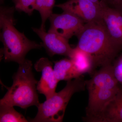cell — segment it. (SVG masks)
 Wrapping results in <instances>:
<instances>
[{
    "mask_svg": "<svg viewBox=\"0 0 122 122\" xmlns=\"http://www.w3.org/2000/svg\"><path fill=\"white\" fill-rule=\"evenodd\" d=\"M54 72L58 81H69L81 77V74L71 59L65 58L54 62Z\"/></svg>",
    "mask_w": 122,
    "mask_h": 122,
    "instance_id": "13",
    "label": "cell"
},
{
    "mask_svg": "<svg viewBox=\"0 0 122 122\" xmlns=\"http://www.w3.org/2000/svg\"><path fill=\"white\" fill-rule=\"evenodd\" d=\"M29 120L14 107L0 106V122H27Z\"/></svg>",
    "mask_w": 122,
    "mask_h": 122,
    "instance_id": "15",
    "label": "cell"
},
{
    "mask_svg": "<svg viewBox=\"0 0 122 122\" xmlns=\"http://www.w3.org/2000/svg\"><path fill=\"white\" fill-rule=\"evenodd\" d=\"M92 2L98 5L101 8L106 6L104 3V0H90Z\"/></svg>",
    "mask_w": 122,
    "mask_h": 122,
    "instance_id": "19",
    "label": "cell"
},
{
    "mask_svg": "<svg viewBox=\"0 0 122 122\" xmlns=\"http://www.w3.org/2000/svg\"><path fill=\"white\" fill-rule=\"evenodd\" d=\"M85 81L89 98L83 120L88 122L102 111L120 86L114 75L112 65L100 67L94 72L91 79Z\"/></svg>",
    "mask_w": 122,
    "mask_h": 122,
    "instance_id": "3",
    "label": "cell"
},
{
    "mask_svg": "<svg viewBox=\"0 0 122 122\" xmlns=\"http://www.w3.org/2000/svg\"><path fill=\"white\" fill-rule=\"evenodd\" d=\"M55 6L76 15L86 23L102 19V8L90 0H68Z\"/></svg>",
    "mask_w": 122,
    "mask_h": 122,
    "instance_id": "7",
    "label": "cell"
},
{
    "mask_svg": "<svg viewBox=\"0 0 122 122\" xmlns=\"http://www.w3.org/2000/svg\"><path fill=\"white\" fill-rule=\"evenodd\" d=\"M15 7L1 5L0 9V39L4 47L2 49L3 59L6 62L14 61L21 64L25 60L29 51L41 49L42 43L30 41L16 28V20L14 16Z\"/></svg>",
    "mask_w": 122,
    "mask_h": 122,
    "instance_id": "2",
    "label": "cell"
},
{
    "mask_svg": "<svg viewBox=\"0 0 122 122\" xmlns=\"http://www.w3.org/2000/svg\"><path fill=\"white\" fill-rule=\"evenodd\" d=\"M42 41L43 47L51 56L55 55L69 57L73 48L70 46L69 40L54 33L41 28H32Z\"/></svg>",
    "mask_w": 122,
    "mask_h": 122,
    "instance_id": "9",
    "label": "cell"
},
{
    "mask_svg": "<svg viewBox=\"0 0 122 122\" xmlns=\"http://www.w3.org/2000/svg\"><path fill=\"white\" fill-rule=\"evenodd\" d=\"M32 61L25 59L19 64L17 72L13 76V84L0 100V106H18L22 109L39 104L37 92V81L32 71Z\"/></svg>",
    "mask_w": 122,
    "mask_h": 122,
    "instance_id": "4",
    "label": "cell"
},
{
    "mask_svg": "<svg viewBox=\"0 0 122 122\" xmlns=\"http://www.w3.org/2000/svg\"><path fill=\"white\" fill-rule=\"evenodd\" d=\"M55 0H36L35 10L39 12L41 18L40 28L46 30V22L53 14Z\"/></svg>",
    "mask_w": 122,
    "mask_h": 122,
    "instance_id": "14",
    "label": "cell"
},
{
    "mask_svg": "<svg viewBox=\"0 0 122 122\" xmlns=\"http://www.w3.org/2000/svg\"><path fill=\"white\" fill-rule=\"evenodd\" d=\"M50 25L48 32L57 34L69 40L81 32L86 22L76 15L63 11L61 14L53 13L49 18Z\"/></svg>",
    "mask_w": 122,
    "mask_h": 122,
    "instance_id": "6",
    "label": "cell"
},
{
    "mask_svg": "<svg viewBox=\"0 0 122 122\" xmlns=\"http://www.w3.org/2000/svg\"><path fill=\"white\" fill-rule=\"evenodd\" d=\"M88 122H122V87L102 111Z\"/></svg>",
    "mask_w": 122,
    "mask_h": 122,
    "instance_id": "11",
    "label": "cell"
},
{
    "mask_svg": "<svg viewBox=\"0 0 122 122\" xmlns=\"http://www.w3.org/2000/svg\"><path fill=\"white\" fill-rule=\"evenodd\" d=\"M69 58L81 74H93L95 72L96 68L91 56L77 46L73 48Z\"/></svg>",
    "mask_w": 122,
    "mask_h": 122,
    "instance_id": "12",
    "label": "cell"
},
{
    "mask_svg": "<svg viewBox=\"0 0 122 122\" xmlns=\"http://www.w3.org/2000/svg\"><path fill=\"white\" fill-rule=\"evenodd\" d=\"M4 0H0L1 3ZM14 3L15 10L20 12H24L29 15L32 14L35 10L36 0H12Z\"/></svg>",
    "mask_w": 122,
    "mask_h": 122,
    "instance_id": "16",
    "label": "cell"
},
{
    "mask_svg": "<svg viewBox=\"0 0 122 122\" xmlns=\"http://www.w3.org/2000/svg\"><path fill=\"white\" fill-rule=\"evenodd\" d=\"M86 81L81 77L67 81L65 87L39 103L38 111L35 118L30 122H62L66 108L74 94L83 91L86 86Z\"/></svg>",
    "mask_w": 122,
    "mask_h": 122,
    "instance_id": "5",
    "label": "cell"
},
{
    "mask_svg": "<svg viewBox=\"0 0 122 122\" xmlns=\"http://www.w3.org/2000/svg\"><path fill=\"white\" fill-rule=\"evenodd\" d=\"M102 19L112 39L122 47V13L106 6L102 8Z\"/></svg>",
    "mask_w": 122,
    "mask_h": 122,
    "instance_id": "10",
    "label": "cell"
},
{
    "mask_svg": "<svg viewBox=\"0 0 122 122\" xmlns=\"http://www.w3.org/2000/svg\"><path fill=\"white\" fill-rule=\"evenodd\" d=\"M118 10H119V11H120V12L122 13V5L121 6V7H120V8Z\"/></svg>",
    "mask_w": 122,
    "mask_h": 122,
    "instance_id": "20",
    "label": "cell"
},
{
    "mask_svg": "<svg viewBox=\"0 0 122 122\" xmlns=\"http://www.w3.org/2000/svg\"><path fill=\"white\" fill-rule=\"evenodd\" d=\"M34 67L37 71L41 73L37 89L39 93L45 95L46 99H48L56 93V88L59 82L55 75L53 63L48 58L42 57L37 61Z\"/></svg>",
    "mask_w": 122,
    "mask_h": 122,
    "instance_id": "8",
    "label": "cell"
},
{
    "mask_svg": "<svg viewBox=\"0 0 122 122\" xmlns=\"http://www.w3.org/2000/svg\"><path fill=\"white\" fill-rule=\"evenodd\" d=\"M114 75L120 87H122V50L112 63Z\"/></svg>",
    "mask_w": 122,
    "mask_h": 122,
    "instance_id": "17",
    "label": "cell"
},
{
    "mask_svg": "<svg viewBox=\"0 0 122 122\" xmlns=\"http://www.w3.org/2000/svg\"><path fill=\"white\" fill-rule=\"evenodd\" d=\"M77 46L91 56L95 68L112 65L122 50L112 39L102 19L86 23Z\"/></svg>",
    "mask_w": 122,
    "mask_h": 122,
    "instance_id": "1",
    "label": "cell"
},
{
    "mask_svg": "<svg viewBox=\"0 0 122 122\" xmlns=\"http://www.w3.org/2000/svg\"><path fill=\"white\" fill-rule=\"evenodd\" d=\"M105 5L118 10L122 5V0H104Z\"/></svg>",
    "mask_w": 122,
    "mask_h": 122,
    "instance_id": "18",
    "label": "cell"
}]
</instances>
